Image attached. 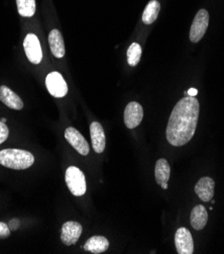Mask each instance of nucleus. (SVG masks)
I'll list each match as a JSON object with an SVG mask.
<instances>
[{"mask_svg": "<svg viewBox=\"0 0 224 254\" xmlns=\"http://www.w3.org/2000/svg\"><path fill=\"white\" fill-rule=\"evenodd\" d=\"M199 111V101L195 96H186L174 107L166 130L167 140L172 146H184L193 138Z\"/></svg>", "mask_w": 224, "mask_h": 254, "instance_id": "nucleus-1", "label": "nucleus"}, {"mask_svg": "<svg viewBox=\"0 0 224 254\" xmlns=\"http://www.w3.org/2000/svg\"><path fill=\"white\" fill-rule=\"evenodd\" d=\"M35 163V157L29 151L21 149H3L0 151V164L4 167L23 170Z\"/></svg>", "mask_w": 224, "mask_h": 254, "instance_id": "nucleus-2", "label": "nucleus"}, {"mask_svg": "<svg viewBox=\"0 0 224 254\" xmlns=\"http://www.w3.org/2000/svg\"><path fill=\"white\" fill-rule=\"evenodd\" d=\"M65 180L69 190L75 196H81L86 192V179L82 170L76 166H70L66 170Z\"/></svg>", "mask_w": 224, "mask_h": 254, "instance_id": "nucleus-3", "label": "nucleus"}, {"mask_svg": "<svg viewBox=\"0 0 224 254\" xmlns=\"http://www.w3.org/2000/svg\"><path fill=\"white\" fill-rule=\"evenodd\" d=\"M209 25V13L206 9H200L191 25L190 30V41L193 43H198L201 41V39L204 37Z\"/></svg>", "mask_w": 224, "mask_h": 254, "instance_id": "nucleus-4", "label": "nucleus"}, {"mask_svg": "<svg viewBox=\"0 0 224 254\" xmlns=\"http://www.w3.org/2000/svg\"><path fill=\"white\" fill-rule=\"evenodd\" d=\"M23 48L24 52H26V55L31 63L38 65L42 62L43 51L39 38L35 34L27 35L26 39L23 41Z\"/></svg>", "mask_w": 224, "mask_h": 254, "instance_id": "nucleus-5", "label": "nucleus"}, {"mask_svg": "<svg viewBox=\"0 0 224 254\" xmlns=\"http://www.w3.org/2000/svg\"><path fill=\"white\" fill-rule=\"evenodd\" d=\"M45 86L54 97L61 98L68 93V85L59 72H51L45 77Z\"/></svg>", "mask_w": 224, "mask_h": 254, "instance_id": "nucleus-6", "label": "nucleus"}, {"mask_svg": "<svg viewBox=\"0 0 224 254\" xmlns=\"http://www.w3.org/2000/svg\"><path fill=\"white\" fill-rule=\"evenodd\" d=\"M82 226L80 223L75 221H68L62 226L61 241L67 245L76 244L82 234Z\"/></svg>", "mask_w": 224, "mask_h": 254, "instance_id": "nucleus-7", "label": "nucleus"}, {"mask_svg": "<svg viewBox=\"0 0 224 254\" xmlns=\"http://www.w3.org/2000/svg\"><path fill=\"white\" fill-rule=\"evenodd\" d=\"M65 139L69 142V144L76 150L78 153H80L83 156L88 155L89 153V145L86 139L82 136V134L76 130L75 128L66 129L65 131Z\"/></svg>", "mask_w": 224, "mask_h": 254, "instance_id": "nucleus-8", "label": "nucleus"}, {"mask_svg": "<svg viewBox=\"0 0 224 254\" xmlns=\"http://www.w3.org/2000/svg\"><path fill=\"white\" fill-rule=\"evenodd\" d=\"M143 118V109L136 103L132 101L124 110V124L129 129H134L141 123Z\"/></svg>", "mask_w": 224, "mask_h": 254, "instance_id": "nucleus-9", "label": "nucleus"}, {"mask_svg": "<svg viewBox=\"0 0 224 254\" xmlns=\"http://www.w3.org/2000/svg\"><path fill=\"white\" fill-rule=\"evenodd\" d=\"M175 244L179 254H193L194 242L191 232L187 228H179L175 234Z\"/></svg>", "mask_w": 224, "mask_h": 254, "instance_id": "nucleus-10", "label": "nucleus"}, {"mask_svg": "<svg viewBox=\"0 0 224 254\" xmlns=\"http://www.w3.org/2000/svg\"><path fill=\"white\" fill-rule=\"evenodd\" d=\"M90 135H91L92 147L94 151L98 154L102 153L106 146L103 127L98 122H93L90 126Z\"/></svg>", "mask_w": 224, "mask_h": 254, "instance_id": "nucleus-11", "label": "nucleus"}, {"mask_svg": "<svg viewBox=\"0 0 224 254\" xmlns=\"http://www.w3.org/2000/svg\"><path fill=\"white\" fill-rule=\"evenodd\" d=\"M215 183L211 177H202L195 186V192L203 201H210L214 195Z\"/></svg>", "mask_w": 224, "mask_h": 254, "instance_id": "nucleus-12", "label": "nucleus"}, {"mask_svg": "<svg viewBox=\"0 0 224 254\" xmlns=\"http://www.w3.org/2000/svg\"><path fill=\"white\" fill-rule=\"evenodd\" d=\"M0 100L9 109L20 111L23 109V101L10 88L5 85L0 86Z\"/></svg>", "mask_w": 224, "mask_h": 254, "instance_id": "nucleus-13", "label": "nucleus"}, {"mask_svg": "<svg viewBox=\"0 0 224 254\" xmlns=\"http://www.w3.org/2000/svg\"><path fill=\"white\" fill-rule=\"evenodd\" d=\"M170 175H171V168H170L169 162L164 158L159 159L155 167V176H156L157 184L161 186L162 189L164 190L168 189Z\"/></svg>", "mask_w": 224, "mask_h": 254, "instance_id": "nucleus-14", "label": "nucleus"}, {"mask_svg": "<svg viewBox=\"0 0 224 254\" xmlns=\"http://www.w3.org/2000/svg\"><path fill=\"white\" fill-rule=\"evenodd\" d=\"M48 44L53 55L56 58H63L65 56V44L64 39L59 30H53L48 35Z\"/></svg>", "mask_w": 224, "mask_h": 254, "instance_id": "nucleus-15", "label": "nucleus"}, {"mask_svg": "<svg viewBox=\"0 0 224 254\" xmlns=\"http://www.w3.org/2000/svg\"><path fill=\"white\" fill-rule=\"evenodd\" d=\"M190 220H191V225L195 230L199 231V230L204 229L208 222V213L205 207L202 205L196 206L191 212Z\"/></svg>", "mask_w": 224, "mask_h": 254, "instance_id": "nucleus-16", "label": "nucleus"}, {"mask_svg": "<svg viewBox=\"0 0 224 254\" xmlns=\"http://www.w3.org/2000/svg\"><path fill=\"white\" fill-rule=\"evenodd\" d=\"M83 248L85 251L99 254L105 252L109 248V241L103 236H93L86 241Z\"/></svg>", "mask_w": 224, "mask_h": 254, "instance_id": "nucleus-17", "label": "nucleus"}, {"mask_svg": "<svg viewBox=\"0 0 224 254\" xmlns=\"http://www.w3.org/2000/svg\"><path fill=\"white\" fill-rule=\"evenodd\" d=\"M161 10V4L157 0H151L145 6L142 13V21L145 24H152L158 18L159 12Z\"/></svg>", "mask_w": 224, "mask_h": 254, "instance_id": "nucleus-18", "label": "nucleus"}, {"mask_svg": "<svg viewBox=\"0 0 224 254\" xmlns=\"http://www.w3.org/2000/svg\"><path fill=\"white\" fill-rule=\"evenodd\" d=\"M18 13L23 17H32L36 13V0H16Z\"/></svg>", "mask_w": 224, "mask_h": 254, "instance_id": "nucleus-19", "label": "nucleus"}, {"mask_svg": "<svg viewBox=\"0 0 224 254\" xmlns=\"http://www.w3.org/2000/svg\"><path fill=\"white\" fill-rule=\"evenodd\" d=\"M141 57V47L137 43H133L128 50V62L131 66H136Z\"/></svg>", "mask_w": 224, "mask_h": 254, "instance_id": "nucleus-20", "label": "nucleus"}, {"mask_svg": "<svg viewBox=\"0 0 224 254\" xmlns=\"http://www.w3.org/2000/svg\"><path fill=\"white\" fill-rule=\"evenodd\" d=\"M9 135V130L7 128V126L5 123H2L0 121V144H2L3 142L6 141Z\"/></svg>", "mask_w": 224, "mask_h": 254, "instance_id": "nucleus-21", "label": "nucleus"}, {"mask_svg": "<svg viewBox=\"0 0 224 254\" xmlns=\"http://www.w3.org/2000/svg\"><path fill=\"white\" fill-rule=\"evenodd\" d=\"M10 236V229L7 224L0 222V239H6Z\"/></svg>", "mask_w": 224, "mask_h": 254, "instance_id": "nucleus-22", "label": "nucleus"}, {"mask_svg": "<svg viewBox=\"0 0 224 254\" xmlns=\"http://www.w3.org/2000/svg\"><path fill=\"white\" fill-rule=\"evenodd\" d=\"M8 227L10 231H16L18 230V228L20 226V221L18 219H11L9 222H8Z\"/></svg>", "mask_w": 224, "mask_h": 254, "instance_id": "nucleus-23", "label": "nucleus"}, {"mask_svg": "<svg viewBox=\"0 0 224 254\" xmlns=\"http://www.w3.org/2000/svg\"><path fill=\"white\" fill-rule=\"evenodd\" d=\"M197 93H198V90L196 88H190L188 90V95L189 96H196Z\"/></svg>", "mask_w": 224, "mask_h": 254, "instance_id": "nucleus-24", "label": "nucleus"}, {"mask_svg": "<svg viewBox=\"0 0 224 254\" xmlns=\"http://www.w3.org/2000/svg\"><path fill=\"white\" fill-rule=\"evenodd\" d=\"M0 121H1L2 123H5L7 120H6V118H1V120H0Z\"/></svg>", "mask_w": 224, "mask_h": 254, "instance_id": "nucleus-25", "label": "nucleus"}]
</instances>
